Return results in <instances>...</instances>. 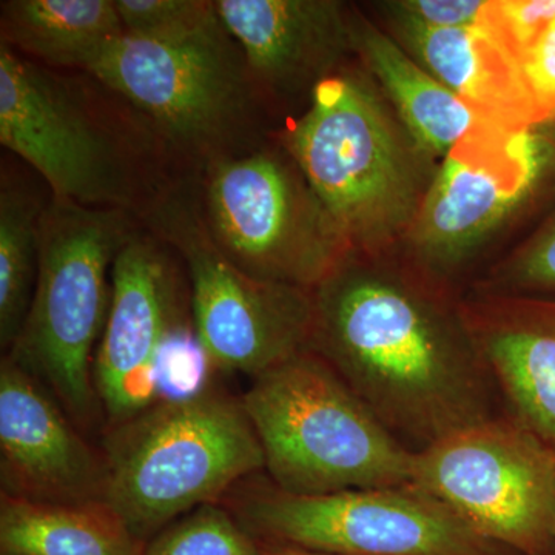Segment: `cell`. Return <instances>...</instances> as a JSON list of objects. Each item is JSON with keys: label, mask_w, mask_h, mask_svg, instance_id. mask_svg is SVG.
Masks as SVG:
<instances>
[{"label": "cell", "mask_w": 555, "mask_h": 555, "mask_svg": "<svg viewBox=\"0 0 555 555\" xmlns=\"http://www.w3.org/2000/svg\"><path fill=\"white\" fill-rule=\"evenodd\" d=\"M124 33L155 42H184L217 30V2L208 0H115Z\"/></svg>", "instance_id": "cell-23"}, {"label": "cell", "mask_w": 555, "mask_h": 555, "mask_svg": "<svg viewBox=\"0 0 555 555\" xmlns=\"http://www.w3.org/2000/svg\"><path fill=\"white\" fill-rule=\"evenodd\" d=\"M401 22L427 72L486 118L511 130H529L545 119L524 61L483 22L463 28Z\"/></svg>", "instance_id": "cell-16"}, {"label": "cell", "mask_w": 555, "mask_h": 555, "mask_svg": "<svg viewBox=\"0 0 555 555\" xmlns=\"http://www.w3.org/2000/svg\"><path fill=\"white\" fill-rule=\"evenodd\" d=\"M312 292L310 349L412 452L506 414L438 278L346 257Z\"/></svg>", "instance_id": "cell-1"}, {"label": "cell", "mask_w": 555, "mask_h": 555, "mask_svg": "<svg viewBox=\"0 0 555 555\" xmlns=\"http://www.w3.org/2000/svg\"><path fill=\"white\" fill-rule=\"evenodd\" d=\"M286 145L343 240L377 238L411 215V158L375 98L356 79L318 80Z\"/></svg>", "instance_id": "cell-6"}, {"label": "cell", "mask_w": 555, "mask_h": 555, "mask_svg": "<svg viewBox=\"0 0 555 555\" xmlns=\"http://www.w3.org/2000/svg\"><path fill=\"white\" fill-rule=\"evenodd\" d=\"M462 306L506 414L555 449V301L481 292Z\"/></svg>", "instance_id": "cell-15"}, {"label": "cell", "mask_w": 555, "mask_h": 555, "mask_svg": "<svg viewBox=\"0 0 555 555\" xmlns=\"http://www.w3.org/2000/svg\"><path fill=\"white\" fill-rule=\"evenodd\" d=\"M526 78L545 119L555 115V27L543 33L524 61Z\"/></svg>", "instance_id": "cell-27"}, {"label": "cell", "mask_w": 555, "mask_h": 555, "mask_svg": "<svg viewBox=\"0 0 555 555\" xmlns=\"http://www.w3.org/2000/svg\"><path fill=\"white\" fill-rule=\"evenodd\" d=\"M134 232L130 211L51 199L40 221L30 312L3 353L38 379L83 433L104 420L94 356L112 305L113 262Z\"/></svg>", "instance_id": "cell-4"}, {"label": "cell", "mask_w": 555, "mask_h": 555, "mask_svg": "<svg viewBox=\"0 0 555 555\" xmlns=\"http://www.w3.org/2000/svg\"><path fill=\"white\" fill-rule=\"evenodd\" d=\"M486 2L480 0H406L390 3L398 20L427 28L473 27L480 20Z\"/></svg>", "instance_id": "cell-26"}, {"label": "cell", "mask_w": 555, "mask_h": 555, "mask_svg": "<svg viewBox=\"0 0 555 555\" xmlns=\"http://www.w3.org/2000/svg\"><path fill=\"white\" fill-rule=\"evenodd\" d=\"M478 21L492 28L525 61L555 21V0L486 2Z\"/></svg>", "instance_id": "cell-24"}, {"label": "cell", "mask_w": 555, "mask_h": 555, "mask_svg": "<svg viewBox=\"0 0 555 555\" xmlns=\"http://www.w3.org/2000/svg\"><path fill=\"white\" fill-rule=\"evenodd\" d=\"M221 505L262 546L328 555H516L411 483L297 495L258 474Z\"/></svg>", "instance_id": "cell-5"}, {"label": "cell", "mask_w": 555, "mask_h": 555, "mask_svg": "<svg viewBox=\"0 0 555 555\" xmlns=\"http://www.w3.org/2000/svg\"><path fill=\"white\" fill-rule=\"evenodd\" d=\"M356 40L408 129L425 147L444 156L470 134L500 126L456 96L371 25H363Z\"/></svg>", "instance_id": "cell-18"}, {"label": "cell", "mask_w": 555, "mask_h": 555, "mask_svg": "<svg viewBox=\"0 0 555 555\" xmlns=\"http://www.w3.org/2000/svg\"><path fill=\"white\" fill-rule=\"evenodd\" d=\"M104 454L38 379L0 361V495L54 505L107 502Z\"/></svg>", "instance_id": "cell-14"}, {"label": "cell", "mask_w": 555, "mask_h": 555, "mask_svg": "<svg viewBox=\"0 0 555 555\" xmlns=\"http://www.w3.org/2000/svg\"><path fill=\"white\" fill-rule=\"evenodd\" d=\"M46 207L21 190L0 193V346L9 352L30 312Z\"/></svg>", "instance_id": "cell-21"}, {"label": "cell", "mask_w": 555, "mask_h": 555, "mask_svg": "<svg viewBox=\"0 0 555 555\" xmlns=\"http://www.w3.org/2000/svg\"><path fill=\"white\" fill-rule=\"evenodd\" d=\"M553 25H554V27H555V21L553 22Z\"/></svg>", "instance_id": "cell-30"}, {"label": "cell", "mask_w": 555, "mask_h": 555, "mask_svg": "<svg viewBox=\"0 0 555 555\" xmlns=\"http://www.w3.org/2000/svg\"><path fill=\"white\" fill-rule=\"evenodd\" d=\"M158 219L188 270L193 326L211 366L254 379L310 349L312 291L248 275L192 215L167 207Z\"/></svg>", "instance_id": "cell-11"}, {"label": "cell", "mask_w": 555, "mask_h": 555, "mask_svg": "<svg viewBox=\"0 0 555 555\" xmlns=\"http://www.w3.org/2000/svg\"><path fill=\"white\" fill-rule=\"evenodd\" d=\"M144 555H264L228 507L204 505L150 539Z\"/></svg>", "instance_id": "cell-22"}, {"label": "cell", "mask_w": 555, "mask_h": 555, "mask_svg": "<svg viewBox=\"0 0 555 555\" xmlns=\"http://www.w3.org/2000/svg\"><path fill=\"white\" fill-rule=\"evenodd\" d=\"M411 485L516 555H554L555 449L507 414L414 452Z\"/></svg>", "instance_id": "cell-8"}, {"label": "cell", "mask_w": 555, "mask_h": 555, "mask_svg": "<svg viewBox=\"0 0 555 555\" xmlns=\"http://www.w3.org/2000/svg\"><path fill=\"white\" fill-rule=\"evenodd\" d=\"M241 401L264 473L283 491L323 495L411 483L414 452L312 349L251 379Z\"/></svg>", "instance_id": "cell-3"}, {"label": "cell", "mask_w": 555, "mask_h": 555, "mask_svg": "<svg viewBox=\"0 0 555 555\" xmlns=\"http://www.w3.org/2000/svg\"><path fill=\"white\" fill-rule=\"evenodd\" d=\"M115 0H11L2 3V43L53 67L87 69L122 35Z\"/></svg>", "instance_id": "cell-20"}, {"label": "cell", "mask_w": 555, "mask_h": 555, "mask_svg": "<svg viewBox=\"0 0 555 555\" xmlns=\"http://www.w3.org/2000/svg\"><path fill=\"white\" fill-rule=\"evenodd\" d=\"M0 142L49 182L53 198L130 211L138 198L122 142L60 76L0 46Z\"/></svg>", "instance_id": "cell-10"}, {"label": "cell", "mask_w": 555, "mask_h": 555, "mask_svg": "<svg viewBox=\"0 0 555 555\" xmlns=\"http://www.w3.org/2000/svg\"><path fill=\"white\" fill-rule=\"evenodd\" d=\"M181 318L178 269L166 248L134 232L112 268V305L93 364L105 427L155 403L156 361Z\"/></svg>", "instance_id": "cell-13"}, {"label": "cell", "mask_w": 555, "mask_h": 555, "mask_svg": "<svg viewBox=\"0 0 555 555\" xmlns=\"http://www.w3.org/2000/svg\"><path fill=\"white\" fill-rule=\"evenodd\" d=\"M553 119H555V115L553 116Z\"/></svg>", "instance_id": "cell-31"}, {"label": "cell", "mask_w": 555, "mask_h": 555, "mask_svg": "<svg viewBox=\"0 0 555 555\" xmlns=\"http://www.w3.org/2000/svg\"><path fill=\"white\" fill-rule=\"evenodd\" d=\"M532 291H555V229L507 266L483 294L528 297Z\"/></svg>", "instance_id": "cell-25"}, {"label": "cell", "mask_w": 555, "mask_h": 555, "mask_svg": "<svg viewBox=\"0 0 555 555\" xmlns=\"http://www.w3.org/2000/svg\"><path fill=\"white\" fill-rule=\"evenodd\" d=\"M262 550H264V555H328L320 553H309V551L292 550V547L262 546Z\"/></svg>", "instance_id": "cell-28"}, {"label": "cell", "mask_w": 555, "mask_h": 555, "mask_svg": "<svg viewBox=\"0 0 555 555\" xmlns=\"http://www.w3.org/2000/svg\"><path fill=\"white\" fill-rule=\"evenodd\" d=\"M217 9L250 78L273 86L321 75L352 35L326 0H218Z\"/></svg>", "instance_id": "cell-17"}, {"label": "cell", "mask_w": 555, "mask_h": 555, "mask_svg": "<svg viewBox=\"0 0 555 555\" xmlns=\"http://www.w3.org/2000/svg\"><path fill=\"white\" fill-rule=\"evenodd\" d=\"M107 502L54 505L0 495V555H144Z\"/></svg>", "instance_id": "cell-19"}, {"label": "cell", "mask_w": 555, "mask_h": 555, "mask_svg": "<svg viewBox=\"0 0 555 555\" xmlns=\"http://www.w3.org/2000/svg\"><path fill=\"white\" fill-rule=\"evenodd\" d=\"M107 503L145 543L264 470V454L241 397L219 387L155 401L105 427Z\"/></svg>", "instance_id": "cell-2"}, {"label": "cell", "mask_w": 555, "mask_h": 555, "mask_svg": "<svg viewBox=\"0 0 555 555\" xmlns=\"http://www.w3.org/2000/svg\"><path fill=\"white\" fill-rule=\"evenodd\" d=\"M554 555H555V542H554Z\"/></svg>", "instance_id": "cell-29"}, {"label": "cell", "mask_w": 555, "mask_h": 555, "mask_svg": "<svg viewBox=\"0 0 555 555\" xmlns=\"http://www.w3.org/2000/svg\"><path fill=\"white\" fill-rule=\"evenodd\" d=\"M206 225L248 275L313 291L346 258V243L301 170L257 150L210 164Z\"/></svg>", "instance_id": "cell-9"}, {"label": "cell", "mask_w": 555, "mask_h": 555, "mask_svg": "<svg viewBox=\"0 0 555 555\" xmlns=\"http://www.w3.org/2000/svg\"><path fill=\"white\" fill-rule=\"evenodd\" d=\"M86 72L129 101L158 133L190 155L217 160L246 122L250 73L224 25L184 42L116 36Z\"/></svg>", "instance_id": "cell-7"}, {"label": "cell", "mask_w": 555, "mask_h": 555, "mask_svg": "<svg viewBox=\"0 0 555 555\" xmlns=\"http://www.w3.org/2000/svg\"><path fill=\"white\" fill-rule=\"evenodd\" d=\"M529 130L491 127L449 150L415 221L425 272L459 264L525 198L542 163Z\"/></svg>", "instance_id": "cell-12"}]
</instances>
